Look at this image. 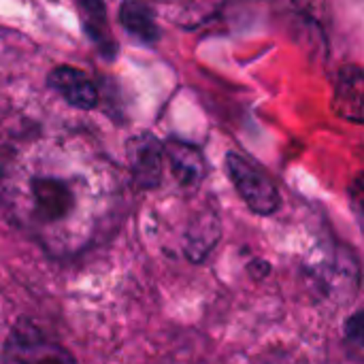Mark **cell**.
<instances>
[{"mask_svg": "<svg viewBox=\"0 0 364 364\" xmlns=\"http://www.w3.org/2000/svg\"><path fill=\"white\" fill-rule=\"evenodd\" d=\"M335 105L348 119L363 122V70L358 66H348L339 73Z\"/></svg>", "mask_w": 364, "mask_h": 364, "instance_id": "obj_9", "label": "cell"}, {"mask_svg": "<svg viewBox=\"0 0 364 364\" xmlns=\"http://www.w3.org/2000/svg\"><path fill=\"white\" fill-rule=\"evenodd\" d=\"M162 154H164V164L168 166L175 183L183 192L194 194L200 188L207 171L200 149L183 141H166L162 143Z\"/></svg>", "mask_w": 364, "mask_h": 364, "instance_id": "obj_5", "label": "cell"}, {"mask_svg": "<svg viewBox=\"0 0 364 364\" xmlns=\"http://www.w3.org/2000/svg\"><path fill=\"white\" fill-rule=\"evenodd\" d=\"M226 171H228L230 181L237 188L239 196L245 200V205L254 213L273 215L279 209L282 196H279L275 181L252 158L230 151L226 156Z\"/></svg>", "mask_w": 364, "mask_h": 364, "instance_id": "obj_2", "label": "cell"}, {"mask_svg": "<svg viewBox=\"0 0 364 364\" xmlns=\"http://www.w3.org/2000/svg\"><path fill=\"white\" fill-rule=\"evenodd\" d=\"M119 21L124 30L141 43L151 45L160 36L154 9L145 0H124L119 9Z\"/></svg>", "mask_w": 364, "mask_h": 364, "instance_id": "obj_8", "label": "cell"}, {"mask_svg": "<svg viewBox=\"0 0 364 364\" xmlns=\"http://www.w3.org/2000/svg\"><path fill=\"white\" fill-rule=\"evenodd\" d=\"M128 166L136 188L156 190L162 183V143L151 134H139L128 145Z\"/></svg>", "mask_w": 364, "mask_h": 364, "instance_id": "obj_4", "label": "cell"}, {"mask_svg": "<svg viewBox=\"0 0 364 364\" xmlns=\"http://www.w3.org/2000/svg\"><path fill=\"white\" fill-rule=\"evenodd\" d=\"M220 237V222L213 211H207L194 220L186 232V256L194 262H200L215 245Z\"/></svg>", "mask_w": 364, "mask_h": 364, "instance_id": "obj_10", "label": "cell"}, {"mask_svg": "<svg viewBox=\"0 0 364 364\" xmlns=\"http://www.w3.org/2000/svg\"><path fill=\"white\" fill-rule=\"evenodd\" d=\"M77 11H79L81 26H83L87 38L98 49V53L107 60H113L117 55V41L111 32L105 2L102 0H79Z\"/></svg>", "mask_w": 364, "mask_h": 364, "instance_id": "obj_7", "label": "cell"}, {"mask_svg": "<svg viewBox=\"0 0 364 364\" xmlns=\"http://www.w3.org/2000/svg\"><path fill=\"white\" fill-rule=\"evenodd\" d=\"M49 87L70 107L90 111L98 105V87L96 83L75 66H58L47 77Z\"/></svg>", "mask_w": 364, "mask_h": 364, "instance_id": "obj_6", "label": "cell"}, {"mask_svg": "<svg viewBox=\"0 0 364 364\" xmlns=\"http://www.w3.org/2000/svg\"><path fill=\"white\" fill-rule=\"evenodd\" d=\"M6 363H73V356L58 343L49 341L41 328L21 320L9 335L2 352Z\"/></svg>", "mask_w": 364, "mask_h": 364, "instance_id": "obj_3", "label": "cell"}, {"mask_svg": "<svg viewBox=\"0 0 364 364\" xmlns=\"http://www.w3.org/2000/svg\"><path fill=\"white\" fill-rule=\"evenodd\" d=\"M269 271H271V267H269L267 260H254V262H250V273L256 279H262L264 275H269Z\"/></svg>", "mask_w": 364, "mask_h": 364, "instance_id": "obj_12", "label": "cell"}, {"mask_svg": "<svg viewBox=\"0 0 364 364\" xmlns=\"http://www.w3.org/2000/svg\"><path fill=\"white\" fill-rule=\"evenodd\" d=\"M346 339L348 346L352 343L354 350H363V311H356L346 324Z\"/></svg>", "mask_w": 364, "mask_h": 364, "instance_id": "obj_11", "label": "cell"}, {"mask_svg": "<svg viewBox=\"0 0 364 364\" xmlns=\"http://www.w3.org/2000/svg\"><path fill=\"white\" fill-rule=\"evenodd\" d=\"M9 218L51 256H75L117 222V168L81 134H32L13 145L0 171Z\"/></svg>", "mask_w": 364, "mask_h": 364, "instance_id": "obj_1", "label": "cell"}]
</instances>
